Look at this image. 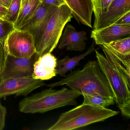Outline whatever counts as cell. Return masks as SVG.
<instances>
[{
  "instance_id": "cell-1",
  "label": "cell",
  "mask_w": 130,
  "mask_h": 130,
  "mask_svg": "<svg viewBox=\"0 0 130 130\" xmlns=\"http://www.w3.org/2000/svg\"><path fill=\"white\" fill-rule=\"evenodd\" d=\"M64 85L79 92L81 95L99 94L114 100L106 78L100 70L97 61H89L82 70L71 71L65 78L46 86L52 88Z\"/></svg>"
},
{
  "instance_id": "cell-2",
  "label": "cell",
  "mask_w": 130,
  "mask_h": 130,
  "mask_svg": "<svg viewBox=\"0 0 130 130\" xmlns=\"http://www.w3.org/2000/svg\"><path fill=\"white\" fill-rule=\"evenodd\" d=\"M81 95L71 89L55 90L50 88L24 98L19 103V110L25 113H44L60 107L76 105V99Z\"/></svg>"
},
{
  "instance_id": "cell-3",
  "label": "cell",
  "mask_w": 130,
  "mask_h": 130,
  "mask_svg": "<svg viewBox=\"0 0 130 130\" xmlns=\"http://www.w3.org/2000/svg\"><path fill=\"white\" fill-rule=\"evenodd\" d=\"M119 113L106 108L82 104L61 114L48 130H71L100 122Z\"/></svg>"
},
{
  "instance_id": "cell-4",
  "label": "cell",
  "mask_w": 130,
  "mask_h": 130,
  "mask_svg": "<svg viewBox=\"0 0 130 130\" xmlns=\"http://www.w3.org/2000/svg\"><path fill=\"white\" fill-rule=\"evenodd\" d=\"M97 61L108 84L115 103L123 116L130 117V79L112 65L97 50L95 51Z\"/></svg>"
},
{
  "instance_id": "cell-5",
  "label": "cell",
  "mask_w": 130,
  "mask_h": 130,
  "mask_svg": "<svg viewBox=\"0 0 130 130\" xmlns=\"http://www.w3.org/2000/svg\"><path fill=\"white\" fill-rule=\"evenodd\" d=\"M73 18L66 4L59 7L48 20L42 34L36 42V53L39 57L51 53L57 47L67 23Z\"/></svg>"
},
{
  "instance_id": "cell-6",
  "label": "cell",
  "mask_w": 130,
  "mask_h": 130,
  "mask_svg": "<svg viewBox=\"0 0 130 130\" xmlns=\"http://www.w3.org/2000/svg\"><path fill=\"white\" fill-rule=\"evenodd\" d=\"M7 54L17 58H30L36 53L34 35L28 31L15 29L3 44Z\"/></svg>"
},
{
  "instance_id": "cell-7",
  "label": "cell",
  "mask_w": 130,
  "mask_h": 130,
  "mask_svg": "<svg viewBox=\"0 0 130 130\" xmlns=\"http://www.w3.org/2000/svg\"><path fill=\"white\" fill-rule=\"evenodd\" d=\"M43 81L32 77L0 80V99L11 95L25 96L35 90L44 86Z\"/></svg>"
},
{
  "instance_id": "cell-8",
  "label": "cell",
  "mask_w": 130,
  "mask_h": 130,
  "mask_svg": "<svg viewBox=\"0 0 130 130\" xmlns=\"http://www.w3.org/2000/svg\"><path fill=\"white\" fill-rule=\"evenodd\" d=\"M39 57L36 53L30 58L15 57L6 54L0 80L32 76L34 64Z\"/></svg>"
},
{
  "instance_id": "cell-9",
  "label": "cell",
  "mask_w": 130,
  "mask_h": 130,
  "mask_svg": "<svg viewBox=\"0 0 130 130\" xmlns=\"http://www.w3.org/2000/svg\"><path fill=\"white\" fill-rule=\"evenodd\" d=\"M58 7L41 3L33 15L19 29L31 32L34 35L36 43L42 34L48 20Z\"/></svg>"
},
{
  "instance_id": "cell-10",
  "label": "cell",
  "mask_w": 130,
  "mask_h": 130,
  "mask_svg": "<svg viewBox=\"0 0 130 130\" xmlns=\"http://www.w3.org/2000/svg\"><path fill=\"white\" fill-rule=\"evenodd\" d=\"M130 12V0H115L107 11L95 18L93 29L109 26Z\"/></svg>"
},
{
  "instance_id": "cell-11",
  "label": "cell",
  "mask_w": 130,
  "mask_h": 130,
  "mask_svg": "<svg viewBox=\"0 0 130 130\" xmlns=\"http://www.w3.org/2000/svg\"><path fill=\"white\" fill-rule=\"evenodd\" d=\"M87 39L85 31H77L73 26L68 24L59 40L58 48L82 52L86 48Z\"/></svg>"
},
{
  "instance_id": "cell-12",
  "label": "cell",
  "mask_w": 130,
  "mask_h": 130,
  "mask_svg": "<svg viewBox=\"0 0 130 130\" xmlns=\"http://www.w3.org/2000/svg\"><path fill=\"white\" fill-rule=\"evenodd\" d=\"M130 25H121L112 24L109 26L91 31L90 38L96 44L102 45L125 37L130 36Z\"/></svg>"
},
{
  "instance_id": "cell-13",
  "label": "cell",
  "mask_w": 130,
  "mask_h": 130,
  "mask_svg": "<svg viewBox=\"0 0 130 130\" xmlns=\"http://www.w3.org/2000/svg\"><path fill=\"white\" fill-rule=\"evenodd\" d=\"M72 12L73 17L79 23L92 28V0H64Z\"/></svg>"
},
{
  "instance_id": "cell-14",
  "label": "cell",
  "mask_w": 130,
  "mask_h": 130,
  "mask_svg": "<svg viewBox=\"0 0 130 130\" xmlns=\"http://www.w3.org/2000/svg\"><path fill=\"white\" fill-rule=\"evenodd\" d=\"M57 59L51 53L40 56L34 64L32 77L44 80L56 76L55 68Z\"/></svg>"
},
{
  "instance_id": "cell-15",
  "label": "cell",
  "mask_w": 130,
  "mask_h": 130,
  "mask_svg": "<svg viewBox=\"0 0 130 130\" xmlns=\"http://www.w3.org/2000/svg\"><path fill=\"white\" fill-rule=\"evenodd\" d=\"M100 45L106 59L130 79V55L119 54L106 44Z\"/></svg>"
},
{
  "instance_id": "cell-16",
  "label": "cell",
  "mask_w": 130,
  "mask_h": 130,
  "mask_svg": "<svg viewBox=\"0 0 130 130\" xmlns=\"http://www.w3.org/2000/svg\"><path fill=\"white\" fill-rule=\"evenodd\" d=\"M95 45L93 41L92 45L85 53L74 57L70 58L68 56L63 59L57 60V65L55 68L56 75H59L61 76H66V73L74 69L79 64L81 60L84 59L86 56L97 50L98 49L95 48Z\"/></svg>"
},
{
  "instance_id": "cell-17",
  "label": "cell",
  "mask_w": 130,
  "mask_h": 130,
  "mask_svg": "<svg viewBox=\"0 0 130 130\" xmlns=\"http://www.w3.org/2000/svg\"><path fill=\"white\" fill-rule=\"evenodd\" d=\"M41 3L42 0H28L20 9L18 17L13 23L14 29L20 28L33 15Z\"/></svg>"
},
{
  "instance_id": "cell-18",
  "label": "cell",
  "mask_w": 130,
  "mask_h": 130,
  "mask_svg": "<svg viewBox=\"0 0 130 130\" xmlns=\"http://www.w3.org/2000/svg\"><path fill=\"white\" fill-rule=\"evenodd\" d=\"M83 104H89L99 107L106 108L111 105L115 104V100L107 99L99 94H84Z\"/></svg>"
},
{
  "instance_id": "cell-19",
  "label": "cell",
  "mask_w": 130,
  "mask_h": 130,
  "mask_svg": "<svg viewBox=\"0 0 130 130\" xmlns=\"http://www.w3.org/2000/svg\"><path fill=\"white\" fill-rule=\"evenodd\" d=\"M106 44L119 54L124 55H130V36Z\"/></svg>"
},
{
  "instance_id": "cell-20",
  "label": "cell",
  "mask_w": 130,
  "mask_h": 130,
  "mask_svg": "<svg viewBox=\"0 0 130 130\" xmlns=\"http://www.w3.org/2000/svg\"><path fill=\"white\" fill-rule=\"evenodd\" d=\"M95 18L107 11L115 0H92Z\"/></svg>"
},
{
  "instance_id": "cell-21",
  "label": "cell",
  "mask_w": 130,
  "mask_h": 130,
  "mask_svg": "<svg viewBox=\"0 0 130 130\" xmlns=\"http://www.w3.org/2000/svg\"><path fill=\"white\" fill-rule=\"evenodd\" d=\"M22 0H12L8 8L6 19L14 23L16 20L21 8Z\"/></svg>"
},
{
  "instance_id": "cell-22",
  "label": "cell",
  "mask_w": 130,
  "mask_h": 130,
  "mask_svg": "<svg viewBox=\"0 0 130 130\" xmlns=\"http://www.w3.org/2000/svg\"><path fill=\"white\" fill-rule=\"evenodd\" d=\"M14 29L13 23L5 19H0V42L2 44L9 34Z\"/></svg>"
},
{
  "instance_id": "cell-23",
  "label": "cell",
  "mask_w": 130,
  "mask_h": 130,
  "mask_svg": "<svg viewBox=\"0 0 130 130\" xmlns=\"http://www.w3.org/2000/svg\"><path fill=\"white\" fill-rule=\"evenodd\" d=\"M7 109L0 102V130H3L5 126Z\"/></svg>"
},
{
  "instance_id": "cell-24",
  "label": "cell",
  "mask_w": 130,
  "mask_h": 130,
  "mask_svg": "<svg viewBox=\"0 0 130 130\" xmlns=\"http://www.w3.org/2000/svg\"><path fill=\"white\" fill-rule=\"evenodd\" d=\"M42 3L48 6L59 7L65 4L64 0H42Z\"/></svg>"
},
{
  "instance_id": "cell-25",
  "label": "cell",
  "mask_w": 130,
  "mask_h": 130,
  "mask_svg": "<svg viewBox=\"0 0 130 130\" xmlns=\"http://www.w3.org/2000/svg\"><path fill=\"white\" fill-rule=\"evenodd\" d=\"M115 23L121 25H130V12L122 17Z\"/></svg>"
},
{
  "instance_id": "cell-26",
  "label": "cell",
  "mask_w": 130,
  "mask_h": 130,
  "mask_svg": "<svg viewBox=\"0 0 130 130\" xmlns=\"http://www.w3.org/2000/svg\"><path fill=\"white\" fill-rule=\"evenodd\" d=\"M6 54L3 45L0 42V78L4 65Z\"/></svg>"
},
{
  "instance_id": "cell-27",
  "label": "cell",
  "mask_w": 130,
  "mask_h": 130,
  "mask_svg": "<svg viewBox=\"0 0 130 130\" xmlns=\"http://www.w3.org/2000/svg\"><path fill=\"white\" fill-rule=\"evenodd\" d=\"M8 9L0 4V19H5Z\"/></svg>"
},
{
  "instance_id": "cell-28",
  "label": "cell",
  "mask_w": 130,
  "mask_h": 130,
  "mask_svg": "<svg viewBox=\"0 0 130 130\" xmlns=\"http://www.w3.org/2000/svg\"><path fill=\"white\" fill-rule=\"evenodd\" d=\"M12 1V0H0V4L8 9Z\"/></svg>"
},
{
  "instance_id": "cell-29",
  "label": "cell",
  "mask_w": 130,
  "mask_h": 130,
  "mask_svg": "<svg viewBox=\"0 0 130 130\" xmlns=\"http://www.w3.org/2000/svg\"><path fill=\"white\" fill-rule=\"evenodd\" d=\"M28 0H22V3H21V8H22L23 6L25 5V4L28 1Z\"/></svg>"
}]
</instances>
